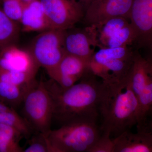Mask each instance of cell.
I'll use <instances>...</instances> for the list:
<instances>
[{"instance_id": "obj_18", "label": "cell", "mask_w": 152, "mask_h": 152, "mask_svg": "<svg viewBox=\"0 0 152 152\" xmlns=\"http://www.w3.org/2000/svg\"><path fill=\"white\" fill-rule=\"evenodd\" d=\"M20 27L17 22L11 20L0 9V50L11 45H16Z\"/></svg>"}, {"instance_id": "obj_6", "label": "cell", "mask_w": 152, "mask_h": 152, "mask_svg": "<svg viewBox=\"0 0 152 152\" xmlns=\"http://www.w3.org/2000/svg\"><path fill=\"white\" fill-rule=\"evenodd\" d=\"M129 77L140 111V121L137 129L152 126V122L149 120L152 113V60L134 52Z\"/></svg>"}, {"instance_id": "obj_16", "label": "cell", "mask_w": 152, "mask_h": 152, "mask_svg": "<svg viewBox=\"0 0 152 152\" xmlns=\"http://www.w3.org/2000/svg\"><path fill=\"white\" fill-rule=\"evenodd\" d=\"M0 124L10 126L20 131L24 137L29 139L33 131L16 109L0 101Z\"/></svg>"}, {"instance_id": "obj_8", "label": "cell", "mask_w": 152, "mask_h": 152, "mask_svg": "<svg viewBox=\"0 0 152 152\" xmlns=\"http://www.w3.org/2000/svg\"><path fill=\"white\" fill-rule=\"evenodd\" d=\"M39 1L52 29H70L84 16V8L79 0Z\"/></svg>"}, {"instance_id": "obj_9", "label": "cell", "mask_w": 152, "mask_h": 152, "mask_svg": "<svg viewBox=\"0 0 152 152\" xmlns=\"http://www.w3.org/2000/svg\"><path fill=\"white\" fill-rule=\"evenodd\" d=\"M133 0H94L83 18L86 26H97L108 19L123 17L129 20Z\"/></svg>"}, {"instance_id": "obj_14", "label": "cell", "mask_w": 152, "mask_h": 152, "mask_svg": "<svg viewBox=\"0 0 152 152\" xmlns=\"http://www.w3.org/2000/svg\"><path fill=\"white\" fill-rule=\"evenodd\" d=\"M113 140L112 152H152V127L127 131Z\"/></svg>"}, {"instance_id": "obj_4", "label": "cell", "mask_w": 152, "mask_h": 152, "mask_svg": "<svg viewBox=\"0 0 152 152\" xmlns=\"http://www.w3.org/2000/svg\"><path fill=\"white\" fill-rule=\"evenodd\" d=\"M20 107L21 115L34 132L45 135L52 129L53 106L45 82H36L25 94Z\"/></svg>"}, {"instance_id": "obj_20", "label": "cell", "mask_w": 152, "mask_h": 152, "mask_svg": "<svg viewBox=\"0 0 152 152\" xmlns=\"http://www.w3.org/2000/svg\"><path fill=\"white\" fill-rule=\"evenodd\" d=\"M29 89L0 79V101L14 108H18Z\"/></svg>"}, {"instance_id": "obj_23", "label": "cell", "mask_w": 152, "mask_h": 152, "mask_svg": "<svg viewBox=\"0 0 152 152\" xmlns=\"http://www.w3.org/2000/svg\"><path fill=\"white\" fill-rule=\"evenodd\" d=\"M22 152H48L47 140L45 135L35 134L31 137L28 145Z\"/></svg>"}, {"instance_id": "obj_7", "label": "cell", "mask_w": 152, "mask_h": 152, "mask_svg": "<svg viewBox=\"0 0 152 152\" xmlns=\"http://www.w3.org/2000/svg\"><path fill=\"white\" fill-rule=\"evenodd\" d=\"M66 30L50 29L40 33L32 42L29 51L39 66L50 78L66 54L64 40Z\"/></svg>"}, {"instance_id": "obj_19", "label": "cell", "mask_w": 152, "mask_h": 152, "mask_svg": "<svg viewBox=\"0 0 152 152\" xmlns=\"http://www.w3.org/2000/svg\"><path fill=\"white\" fill-rule=\"evenodd\" d=\"M24 137L17 129L0 124V152H22L20 141Z\"/></svg>"}, {"instance_id": "obj_12", "label": "cell", "mask_w": 152, "mask_h": 152, "mask_svg": "<svg viewBox=\"0 0 152 152\" xmlns=\"http://www.w3.org/2000/svg\"><path fill=\"white\" fill-rule=\"evenodd\" d=\"M39 67L28 50L11 45L0 50L1 69L36 77Z\"/></svg>"}, {"instance_id": "obj_17", "label": "cell", "mask_w": 152, "mask_h": 152, "mask_svg": "<svg viewBox=\"0 0 152 152\" xmlns=\"http://www.w3.org/2000/svg\"><path fill=\"white\" fill-rule=\"evenodd\" d=\"M130 23L129 20L123 17L108 19L96 27L97 30L98 47L103 48L108 40L118 31Z\"/></svg>"}, {"instance_id": "obj_26", "label": "cell", "mask_w": 152, "mask_h": 152, "mask_svg": "<svg viewBox=\"0 0 152 152\" xmlns=\"http://www.w3.org/2000/svg\"><path fill=\"white\" fill-rule=\"evenodd\" d=\"M94 1V0H79V1L84 8L85 11L91 3Z\"/></svg>"}, {"instance_id": "obj_25", "label": "cell", "mask_w": 152, "mask_h": 152, "mask_svg": "<svg viewBox=\"0 0 152 152\" xmlns=\"http://www.w3.org/2000/svg\"><path fill=\"white\" fill-rule=\"evenodd\" d=\"M46 139L47 145H48V152H64L62 151H61V150L55 147L54 146L52 145V144L48 141L46 137Z\"/></svg>"}, {"instance_id": "obj_15", "label": "cell", "mask_w": 152, "mask_h": 152, "mask_svg": "<svg viewBox=\"0 0 152 152\" xmlns=\"http://www.w3.org/2000/svg\"><path fill=\"white\" fill-rule=\"evenodd\" d=\"M26 32H42L52 29L39 0L24 3L20 22Z\"/></svg>"}, {"instance_id": "obj_10", "label": "cell", "mask_w": 152, "mask_h": 152, "mask_svg": "<svg viewBox=\"0 0 152 152\" xmlns=\"http://www.w3.org/2000/svg\"><path fill=\"white\" fill-rule=\"evenodd\" d=\"M129 21L135 34L134 45L152 48V0H133Z\"/></svg>"}, {"instance_id": "obj_11", "label": "cell", "mask_w": 152, "mask_h": 152, "mask_svg": "<svg viewBox=\"0 0 152 152\" xmlns=\"http://www.w3.org/2000/svg\"><path fill=\"white\" fill-rule=\"evenodd\" d=\"M73 28L66 30L65 33L64 47L66 53L91 61L98 47L96 28L95 26Z\"/></svg>"}, {"instance_id": "obj_22", "label": "cell", "mask_w": 152, "mask_h": 152, "mask_svg": "<svg viewBox=\"0 0 152 152\" xmlns=\"http://www.w3.org/2000/svg\"><path fill=\"white\" fill-rule=\"evenodd\" d=\"M3 12L11 20L20 23L24 3L21 0H1Z\"/></svg>"}, {"instance_id": "obj_24", "label": "cell", "mask_w": 152, "mask_h": 152, "mask_svg": "<svg viewBox=\"0 0 152 152\" xmlns=\"http://www.w3.org/2000/svg\"><path fill=\"white\" fill-rule=\"evenodd\" d=\"M113 140L109 134L103 133L102 137L96 145L88 152H112Z\"/></svg>"}, {"instance_id": "obj_5", "label": "cell", "mask_w": 152, "mask_h": 152, "mask_svg": "<svg viewBox=\"0 0 152 152\" xmlns=\"http://www.w3.org/2000/svg\"><path fill=\"white\" fill-rule=\"evenodd\" d=\"M134 55V52L130 46L100 48L92 58L90 68L106 83L119 81L129 75Z\"/></svg>"}, {"instance_id": "obj_27", "label": "cell", "mask_w": 152, "mask_h": 152, "mask_svg": "<svg viewBox=\"0 0 152 152\" xmlns=\"http://www.w3.org/2000/svg\"><path fill=\"white\" fill-rule=\"evenodd\" d=\"M21 1L24 3H28L33 1H36V0H21Z\"/></svg>"}, {"instance_id": "obj_13", "label": "cell", "mask_w": 152, "mask_h": 152, "mask_svg": "<svg viewBox=\"0 0 152 152\" xmlns=\"http://www.w3.org/2000/svg\"><path fill=\"white\" fill-rule=\"evenodd\" d=\"M91 61L66 54L51 80L62 88L73 86L90 70Z\"/></svg>"}, {"instance_id": "obj_21", "label": "cell", "mask_w": 152, "mask_h": 152, "mask_svg": "<svg viewBox=\"0 0 152 152\" xmlns=\"http://www.w3.org/2000/svg\"><path fill=\"white\" fill-rule=\"evenodd\" d=\"M135 39L134 32L130 23H129L110 38L104 48L130 46L134 45Z\"/></svg>"}, {"instance_id": "obj_1", "label": "cell", "mask_w": 152, "mask_h": 152, "mask_svg": "<svg viewBox=\"0 0 152 152\" xmlns=\"http://www.w3.org/2000/svg\"><path fill=\"white\" fill-rule=\"evenodd\" d=\"M90 70L80 82L63 89L54 81L46 83L53 106V119L61 126L81 120H98L105 83Z\"/></svg>"}, {"instance_id": "obj_3", "label": "cell", "mask_w": 152, "mask_h": 152, "mask_svg": "<svg viewBox=\"0 0 152 152\" xmlns=\"http://www.w3.org/2000/svg\"><path fill=\"white\" fill-rule=\"evenodd\" d=\"M98 120H81L65 124L45 135L48 141L64 152H88L103 135Z\"/></svg>"}, {"instance_id": "obj_2", "label": "cell", "mask_w": 152, "mask_h": 152, "mask_svg": "<svg viewBox=\"0 0 152 152\" xmlns=\"http://www.w3.org/2000/svg\"><path fill=\"white\" fill-rule=\"evenodd\" d=\"M99 118L102 132L109 134L112 139L139 124L140 106L129 75L119 81L105 83L99 107Z\"/></svg>"}]
</instances>
